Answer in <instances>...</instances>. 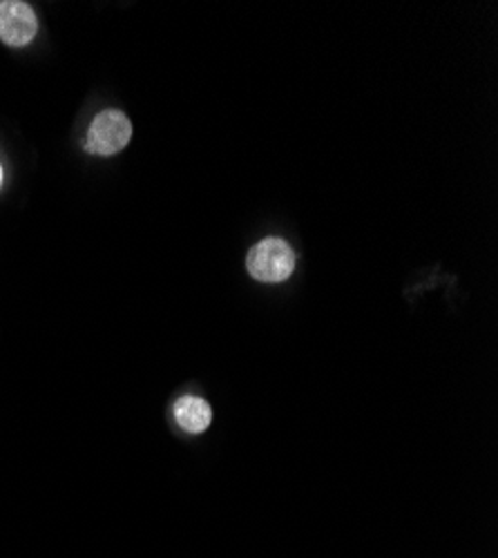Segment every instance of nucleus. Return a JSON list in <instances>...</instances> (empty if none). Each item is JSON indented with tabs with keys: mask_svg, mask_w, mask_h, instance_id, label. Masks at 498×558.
Here are the masks:
<instances>
[{
	"mask_svg": "<svg viewBox=\"0 0 498 558\" xmlns=\"http://www.w3.org/2000/svg\"><path fill=\"white\" fill-rule=\"evenodd\" d=\"M0 183H3V166H0Z\"/></svg>",
	"mask_w": 498,
	"mask_h": 558,
	"instance_id": "nucleus-5",
	"label": "nucleus"
},
{
	"mask_svg": "<svg viewBox=\"0 0 498 558\" xmlns=\"http://www.w3.org/2000/svg\"><path fill=\"white\" fill-rule=\"evenodd\" d=\"M38 34V19L34 10L21 0L0 3V40L10 48H25Z\"/></svg>",
	"mask_w": 498,
	"mask_h": 558,
	"instance_id": "nucleus-3",
	"label": "nucleus"
},
{
	"mask_svg": "<svg viewBox=\"0 0 498 558\" xmlns=\"http://www.w3.org/2000/svg\"><path fill=\"white\" fill-rule=\"evenodd\" d=\"M174 417H177V425L184 432L202 434L212 423V409L204 398L184 396L174 404Z\"/></svg>",
	"mask_w": 498,
	"mask_h": 558,
	"instance_id": "nucleus-4",
	"label": "nucleus"
},
{
	"mask_svg": "<svg viewBox=\"0 0 498 558\" xmlns=\"http://www.w3.org/2000/svg\"><path fill=\"white\" fill-rule=\"evenodd\" d=\"M132 138V123L121 110H104L89 123L87 130V153L112 157L119 155Z\"/></svg>",
	"mask_w": 498,
	"mask_h": 558,
	"instance_id": "nucleus-2",
	"label": "nucleus"
},
{
	"mask_svg": "<svg viewBox=\"0 0 498 558\" xmlns=\"http://www.w3.org/2000/svg\"><path fill=\"white\" fill-rule=\"evenodd\" d=\"M246 266L257 282L280 284L295 270V253L284 240L268 238L251 248Z\"/></svg>",
	"mask_w": 498,
	"mask_h": 558,
	"instance_id": "nucleus-1",
	"label": "nucleus"
}]
</instances>
